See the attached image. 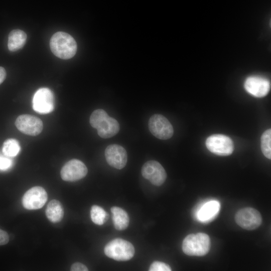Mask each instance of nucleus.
I'll return each instance as SVG.
<instances>
[{
	"mask_svg": "<svg viewBox=\"0 0 271 271\" xmlns=\"http://www.w3.org/2000/svg\"><path fill=\"white\" fill-rule=\"evenodd\" d=\"M90 125L97 130L98 136L103 139L110 138L119 130V124L114 118L109 116L102 109L95 110L90 117Z\"/></svg>",
	"mask_w": 271,
	"mask_h": 271,
	"instance_id": "1",
	"label": "nucleus"
},
{
	"mask_svg": "<svg viewBox=\"0 0 271 271\" xmlns=\"http://www.w3.org/2000/svg\"><path fill=\"white\" fill-rule=\"evenodd\" d=\"M50 47L52 53L62 59H69L76 54L77 43L69 34L58 32L53 35L50 41Z\"/></svg>",
	"mask_w": 271,
	"mask_h": 271,
	"instance_id": "2",
	"label": "nucleus"
},
{
	"mask_svg": "<svg viewBox=\"0 0 271 271\" xmlns=\"http://www.w3.org/2000/svg\"><path fill=\"white\" fill-rule=\"evenodd\" d=\"M211 242L209 236L204 233L190 234L183 240V251L190 256H201L209 251Z\"/></svg>",
	"mask_w": 271,
	"mask_h": 271,
	"instance_id": "3",
	"label": "nucleus"
},
{
	"mask_svg": "<svg viewBox=\"0 0 271 271\" xmlns=\"http://www.w3.org/2000/svg\"><path fill=\"white\" fill-rule=\"evenodd\" d=\"M104 251L107 257L117 261L129 260L135 252L133 245L121 238H115L109 241L104 247Z\"/></svg>",
	"mask_w": 271,
	"mask_h": 271,
	"instance_id": "4",
	"label": "nucleus"
},
{
	"mask_svg": "<svg viewBox=\"0 0 271 271\" xmlns=\"http://www.w3.org/2000/svg\"><path fill=\"white\" fill-rule=\"evenodd\" d=\"M205 145L211 153L219 156L231 155L234 150L232 140L228 136L221 134H212L206 140Z\"/></svg>",
	"mask_w": 271,
	"mask_h": 271,
	"instance_id": "5",
	"label": "nucleus"
},
{
	"mask_svg": "<svg viewBox=\"0 0 271 271\" xmlns=\"http://www.w3.org/2000/svg\"><path fill=\"white\" fill-rule=\"evenodd\" d=\"M149 129L152 134L160 140H168L173 135L174 129L171 123L164 115L155 114L149 119Z\"/></svg>",
	"mask_w": 271,
	"mask_h": 271,
	"instance_id": "6",
	"label": "nucleus"
},
{
	"mask_svg": "<svg viewBox=\"0 0 271 271\" xmlns=\"http://www.w3.org/2000/svg\"><path fill=\"white\" fill-rule=\"evenodd\" d=\"M235 220L240 227L249 230L257 228L262 222L259 212L251 207L240 209L235 214Z\"/></svg>",
	"mask_w": 271,
	"mask_h": 271,
	"instance_id": "7",
	"label": "nucleus"
},
{
	"mask_svg": "<svg viewBox=\"0 0 271 271\" xmlns=\"http://www.w3.org/2000/svg\"><path fill=\"white\" fill-rule=\"evenodd\" d=\"M33 108L40 114H48L54 109V97L52 91L48 88H41L34 94Z\"/></svg>",
	"mask_w": 271,
	"mask_h": 271,
	"instance_id": "8",
	"label": "nucleus"
},
{
	"mask_svg": "<svg viewBox=\"0 0 271 271\" xmlns=\"http://www.w3.org/2000/svg\"><path fill=\"white\" fill-rule=\"evenodd\" d=\"M141 173L143 177L156 186H161L165 181L167 174L163 167L158 162L150 160L142 167Z\"/></svg>",
	"mask_w": 271,
	"mask_h": 271,
	"instance_id": "9",
	"label": "nucleus"
},
{
	"mask_svg": "<svg viewBox=\"0 0 271 271\" xmlns=\"http://www.w3.org/2000/svg\"><path fill=\"white\" fill-rule=\"evenodd\" d=\"M48 195L42 187L35 186L28 190L22 198L24 207L28 210H36L42 208L47 202Z\"/></svg>",
	"mask_w": 271,
	"mask_h": 271,
	"instance_id": "10",
	"label": "nucleus"
},
{
	"mask_svg": "<svg viewBox=\"0 0 271 271\" xmlns=\"http://www.w3.org/2000/svg\"><path fill=\"white\" fill-rule=\"evenodd\" d=\"M85 165L77 159H72L67 162L61 170V177L66 181L74 182L84 178L87 174Z\"/></svg>",
	"mask_w": 271,
	"mask_h": 271,
	"instance_id": "11",
	"label": "nucleus"
},
{
	"mask_svg": "<svg viewBox=\"0 0 271 271\" xmlns=\"http://www.w3.org/2000/svg\"><path fill=\"white\" fill-rule=\"evenodd\" d=\"M15 125L22 132L29 136H37L43 129V122L38 117L30 114H22L16 120Z\"/></svg>",
	"mask_w": 271,
	"mask_h": 271,
	"instance_id": "12",
	"label": "nucleus"
},
{
	"mask_svg": "<svg viewBox=\"0 0 271 271\" xmlns=\"http://www.w3.org/2000/svg\"><path fill=\"white\" fill-rule=\"evenodd\" d=\"M105 157L107 163L111 167L121 169L127 163V155L125 149L117 144L108 146L105 150Z\"/></svg>",
	"mask_w": 271,
	"mask_h": 271,
	"instance_id": "13",
	"label": "nucleus"
},
{
	"mask_svg": "<svg viewBox=\"0 0 271 271\" xmlns=\"http://www.w3.org/2000/svg\"><path fill=\"white\" fill-rule=\"evenodd\" d=\"M244 86L247 92L256 97L266 96L270 88V84L267 79L257 76L248 77L245 80Z\"/></svg>",
	"mask_w": 271,
	"mask_h": 271,
	"instance_id": "14",
	"label": "nucleus"
},
{
	"mask_svg": "<svg viewBox=\"0 0 271 271\" xmlns=\"http://www.w3.org/2000/svg\"><path fill=\"white\" fill-rule=\"evenodd\" d=\"M220 208V203L216 200H211L203 204L196 213L198 220L207 222L213 220L218 214Z\"/></svg>",
	"mask_w": 271,
	"mask_h": 271,
	"instance_id": "15",
	"label": "nucleus"
},
{
	"mask_svg": "<svg viewBox=\"0 0 271 271\" xmlns=\"http://www.w3.org/2000/svg\"><path fill=\"white\" fill-rule=\"evenodd\" d=\"M27 40V35L20 29L12 30L9 35L8 46L12 52L17 51L22 48Z\"/></svg>",
	"mask_w": 271,
	"mask_h": 271,
	"instance_id": "16",
	"label": "nucleus"
},
{
	"mask_svg": "<svg viewBox=\"0 0 271 271\" xmlns=\"http://www.w3.org/2000/svg\"><path fill=\"white\" fill-rule=\"evenodd\" d=\"M112 219L115 229L122 230L126 229L129 224V217L126 212L122 208L114 206L111 208Z\"/></svg>",
	"mask_w": 271,
	"mask_h": 271,
	"instance_id": "17",
	"label": "nucleus"
},
{
	"mask_svg": "<svg viewBox=\"0 0 271 271\" xmlns=\"http://www.w3.org/2000/svg\"><path fill=\"white\" fill-rule=\"evenodd\" d=\"M46 215L47 218L53 223L60 221L64 215L63 207L58 200H52L48 204Z\"/></svg>",
	"mask_w": 271,
	"mask_h": 271,
	"instance_id": "18",
	"label": "nucleus"
},
{
	"mask_svg": "<svg viewBox=\"0 0 271 271\" xmlns=\"http://www.w3.org/2000/svg\"><path fill=\"white\" fill-rule=\"evenodd\" d=\"M21 147L16 139H10L6 140L3 144L2 152L8 157H16L20 152Z\"/></svg>",
	"mask_w": 271,
	"mask_h": 271,
	"instance_id": "19",
	"label": "nucleus"
},
{
	"mask_svg": "<svg viewBox=\"0 0 271 271\" xmlns=\"http://www.w3.org/2000/svg\"><path fill=\"white\" fill-rule=\"evenodd\" d=\"M90 217L93 223L101 225L108 219V215L102 207L94 205L91 207Z\"/></svg>",
	"mask_w": 271,
	"mask_h": 271,
	"instance_id": "20",
	"label": "nucleus"
},
{
	"mask_svg": "<svg viewBox=\"0 0 271 271\" xmlns=\"http://www.w3.org/2000/svg\"><path fill=\"white\" fill-rule=\"evenodd\" d=\"M261 150L263 155L271 159V129H268L262 133L260 139Z\"/></svg>",
	"mask_w": 271,
	"mask_h": 271,
	"instance_id": "21",
	"label": "nucleus"
},
{
	"mask_svg": "<svg viewBox=\"0 0 271 271\" xmlns=\"http://www.w3.org/2000/svg\"><path fill=\"white\" fill-rule=\"evenodd\" d=\"M150 271H170L171 268L170 266L163 262L154 261L153 262L149 268Z\"/></svg>",
	"mask_w": 271,
	"mask_h": 271,
	"instance_id": "22",
	"label": "nucleus"
},
{
	"mask_svg": "<svg viewBox=\"0 0 271 271\" xmlns=\"http://www.w3.org/2000/svg\"><path fill=\"white\" fill-rule=\"evenodd\" d=\"M13 161L7 157L0 156V170L6 171L11 168Z\"/></svg>",
	"mask_w": 271,
	"mask_h": 271,
	"instance_id": "23",
	"label": "nucleus"
},
{
	"mask_svg": "<svg viewBox=\"0 0 271 271\" xmlns=\"http://www.w3.org/2000/svg\"><path fill=\"white\" fill-rule=\"evenodd\" d=\"M9 241V236L7 232L0 229V245L7 244Z\"/></svg>",
	"mask_w": 271,
	"mask_h": 271,
	"instance_id": "24",
	"label": "nucleus"
},
{
	"mask_svg": "<svg viewBox=\"0 0 271 271\" xmlns=\"http://www.w3.org/2000/svg\"><path fill=\"white\" fill-rule=\"evenodd\" d=\"M72 271H87V267L83 264L80 262L73 263L71 267Z\"/></svg>",
	"mask_w": 271,
	"mask_h": 271,
	"instance_id": "25",
	"label": "nucleus"
},
{
	"mask_svg": "<svg viewBox=\"0 0 271 271\" xmlns=\"http://www.w3.org/2000/svg\"><path fill=\"white\" fill-rule=\"evenodd\" d=\"M6 77V72L4 68L0 67V84L4 81Z\"/></svg>",
	"mask_w": 271,
	"mask_h": 271,
	"instance_id": "26",
	"label": "nucleus"
}]
</instances>
